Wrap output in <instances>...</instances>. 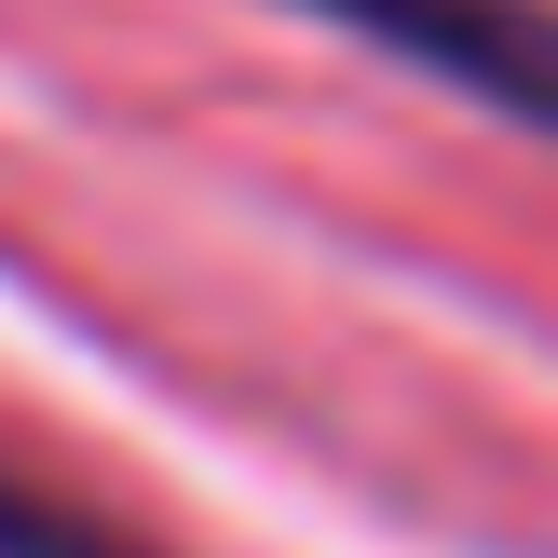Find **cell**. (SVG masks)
I'll return each mask as SVG.
<instances>
[{
    "instance_id": "obj_1",
    "label": "cell",
    "mask_w": 558,
    "mask_h": 558,
    "mask_svg": "<svg viewBox=\"0 0 558 558\" xmlns=\"http://www.w3.org/2000/svg\"><path fill=\"white\" fill-rule=\"evenodd\" d=\"M314 27H354L381 69L436 82L463 109H505V123L558 136V0H287Z\"/></svg>"
},
{
    "instance_id": "obj_2",
    "label": "cell",
    "mask_w": 558,
    "mask_h": 558,
    "mask_svg": "<svg viewBox=\"0 0 558 558\" xmlns=\"http://www.w3.org/2000/svg\"><path fill=\"white\" fill-rule=\"evenodd\" d=\"M0 558H163L150 532H123L109 505H82V490L27 477L14 450H0Z\"/></svg>"
}]
</instances>
